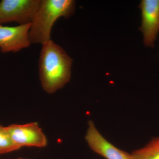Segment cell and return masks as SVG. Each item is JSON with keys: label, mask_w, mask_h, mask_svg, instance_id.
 <instances>
[{"label": "cell", "mask_w": 159, "mask_h": 159, "mask_svg": "<svg viewBox=\"0 0 159 159\" xmlns=\"http://www.w3.org/2000/svg\"><path fill=\"white\" fill-rule=\"evenodd\" d=\"M73 59L63 49L50 40L42 45L39 70L43 89L53 94L70 81Z\"/></svg>", "instance_id": "cell-1"}, {"label": "cell", "mask_w": 159, "mask_h": 159, "mask_svg": "<svg viewBox=\"0 0 159 159\" xmlns=\"http://www.w3.org/2000/svg\"><path fill=\"white\" fill-rule=\"evenodd\" d=\"M76 2L73 0H41L31 23L29 38L31 44L43 45L51 40L54 23L61 17L69 18L74 14Z\"/></svg>", "instance_id": "cell-2"}, {"label": "cell", "mask_w": 159, "mask_h": 159, "mask_svg": "<svg viewBox=\"0 0 159 159\" xmlns=\"http://www.w3.org/2000/svg\"><path fill=\"white\" fill-rule=\"evenodd\" d=\"M41 0H2L0 2V25L16 22L31 24L37 12Z\"/></svg>", "instance_id": "cell-3"}, {"label": "cell", "mask_w": 159, "mask_h": 159, "mask_svg": "<svg viewBox=\"0 0 159 159\" xmlns=\"http://www.w3.org/2000/svg\"><path fill=\"white\" fill-rule=\"evenodd\" d=\"M6 128L12 141L20 148L24 146L42 148L48 144L45 135L37 122L12 124Z\"/></svg>", "instance_id": "cell-4"}, {"label": "cell", "mask_w": 159, "mask_h": 159, "mask_svg": "<svg viewBox=\"0 0 159 159\" xmlns=\"http://www.w3.org/2000/svg\"><path fill=\"white\" fill-rule=\"evenodd\" d=\"M139 7L142 14L140 30L144 44L153 48L159 31V0H142Z\"/></svg>", "instance_id": "cell-5"}, {"label": "cell", "mask_w": 159, "mask_h": 159, "mask_svg": "<svg viewBox=\"0 0 159 159\" xmlns=\"http://www.w3.org/2000/svg\"><path fill=\"white\" fill-rule=\"evenodd\" d=\"M31 24L15 27L0 25V49L3 53L17 52L31 44L29 38Z\"/></svg>", "instance_id": "cell-6"}, {"label": "cell", "mask_w": 159, "mask_h": 159, "mask_svg": "<svg viewBox=\"0 0 159 159\" xmlns=\"http://www.w3.org/2000/svg\"><path fill=\"white\" fill-rule=\"evenodd\" d=\"M85 136L92 150L106 159H132L130 154L117 148L97 130L93 121H89Z\"/></svg>", "instance_id": "cell-7"}, {"label": "cell", "mask_w": 159, "mask_h": 159, "mask_svg": "<svg viewBox=\"0 0 159 159\" xmlns=\"http://www.w3.org/2000/svg\"><path fill=\"white\" fill-rule=\"evenodd\" d=\"M132 159H159V136L155 137L144 147L131 154Z\"/></svg>", "instance_id": "cell-8"}, {"label": "cell", "mask_w": 159, "mask_h": 159, "mask_svg": "<svg viewBox=\"0 0 159 159\" xmlns=\"http://www.w3.org/2000/svg\"><path fill=\"white\" fill-rule=\"evenodd\" d=\"M20 148L12 141L6 127L0 124V154L14 151Z\"/></svg>", "instance_id": "cell-9"}, {"label": "cell", "mask_w": 159, "mask_h": 159, "mask_svg": "<svg viewBox=\"0 0 159 159\" xmlns=\"http://www.w3.org/2000/svg\"><path fill=\"white\" fill-rule=\"evenodd\" d=\"M18 159H24V158H19Z\"/></svg>", "instance_id": "cell-10"}]
</instances>
